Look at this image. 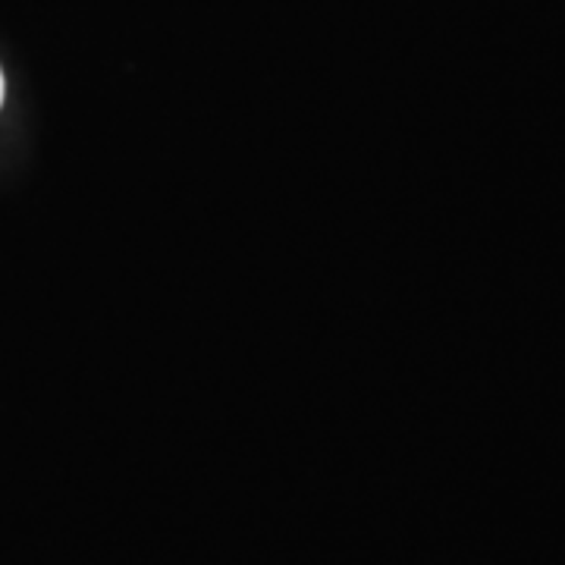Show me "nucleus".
Returning a JSON list of instances; mask_svg holds the SVG:
<instances>
[{"mask_svg":"<svg viewBox=\"0 0 565 565\" xmlns=\"http://www.w3.org/2000/svg\"><path fill=\"white\" fill-rule=\"evenodd\" d=\"M0 102H3V76H0Z\"/></svg>","mask_w":565,"mask_h":565,"instance_id":"obj_1","label":"nucleus"}]
</instances>
